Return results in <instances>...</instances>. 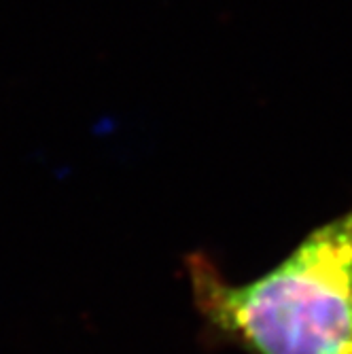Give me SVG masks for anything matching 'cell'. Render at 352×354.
Segmentation results:
<instances>
[{
	"label": "cell",
	"mask_w": 352,
	"mask_h": 354,
	"mask_svg": "<svg viewBox=\"0 0 352 354\" xmlns=\"http://www.w3.org/2000/svg\"><path fill=\"white\" fill-rule=\"evenodd\" d=\"M189 278L208 325L252 354H352V208L261 278L232 284L202 254Z\"/></svg>",
	"instance_id": "obj_1"
}]
</instances>
